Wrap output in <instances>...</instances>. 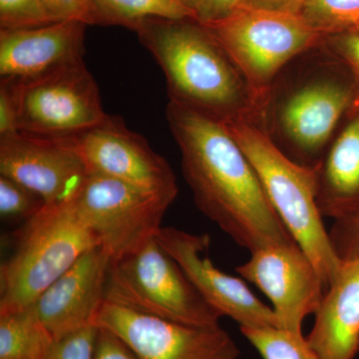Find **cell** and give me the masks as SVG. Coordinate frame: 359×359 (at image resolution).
Segmentation results:
<instances>
[{
    "mask_svg": "<svg viewBox=\"0 0 359 359\" xmlns=\"http://www.w3.org/2000/svg\"><path fill=\"white\" fill-rule=\"evenodd\" d=\"M166 118L198 209L243 249L295 242L224 121L173 100Z\"/></svg>",
    "mask_w": 359,
    "mask_h": 359,
    "instance_id": "1",
    "label": "cell"
},
{
    "mask_svg": "<svg viewBox=\"0 0 359 359\" xmlns=\"http://www.w3.org/2000/svg\"><path fill=\"white\" fill-rule=\"evenodd\" d=\"M355 100L351 72L323 43L278 74L256 123L287 157L316 168Z\"/></svg>",
    "mask_w": 359,
    "mask_h": 359,
    "instance_id": "2",
    "label": "cell"
},
{
    "mask_svg": "<svg viewBox=\"0 0 359 359\" xmlns=\"http://www.w3.org/2000/svg\"><path fill=\"white\" fill-rule=\"evenodd\" d=\"M131 30L164 73L170 100L222 121L238 118L256 121L259 104L254 92L199 21L146 18Z\"/></svg>",
    "mask_w": 359,
    "mask_h": 359,
    "instance_id": "3",
    "label": "cell"
},
{
    "mask_svg": "<svg viewBox=\"0 0 359 359\" xmlns=\"http://www.w3.org/2000/svg\"><path fill=\"white\" fill-rule=\"evenodd\" d=\"M224 123L254 167L276 214L311 257L327 289L342 259L318 209L316 167L290 159L252 120L238 118Z\"/></svg>",
    "mask_w": 359,
    "mask_h": 359,
    "instance_id": "4",
    "label": "cell"
},
{
    "mask_svg": "<svg viewBox=\"0 0 359 359\" xmlns=\"http://www.w3.org/2000/svg\"><path fill=\"white\" fill-rule=\"evenodd\" d=\"M98 245L72 202L45 205L26 221L0 268V313L32 306L85 252Z\"/></svg>",
    "mask_w": 359,
    "mask_h": 359,
    "instance_id": "5",
    "label": "cell"
},
{
    "mask_svg": "<svg viewBox=\"0 0 359 359\" xmlns=\"http://www.w3.org/2000/svg\"><path fill=\"white\" fill-rule=\"evenodd\" d=\"M104 301L193 327H219L223 318L203 299L157 238L111 262Z\"/></svg>",
    "mask_w": 359,
    "mask_h": 359,
    "instance_id": "6",
    "label": "cell"
},
{
    "mask_svg": "<svg viewBox=\"0 0 359 359\" xmlns=\"http://www.w3.org/2000/svg\"><path fill=\"white\" fill-rule=\"evenodd\" d=\"M203 25L247 80L259 107L287 65L325 40L299 14L245 6L224 20Z\"/></svg>",
    "mask_w": 359,
    "mask_h": 359,
    "instance_id": "7",
    "label": "cell"
},
{
    "mask_svg": "<svg viewBox=\"0 0 359 359\" xmlns=\"http://www.w3.org/2000/svg\"><path fill=\"white\" fill-rule=\"evenodd\" d=\"M71 202L97 244L115 262L157 237L174 200L117 179L89 174Z\"/></svg>",
    "mask_w": 359,
    "mask_h": 359,
    "instance_id": "8",
    "label": "cell"
},
{
    "mask_svg": "<svg viewBox=\"0 0 359 359\" xmlns=\"http://www.w3.org/2000/svg\"><path fill=\"white\" fill-rule=\"evenodd\" d=\"M14 81L18 132L70 137L93 128L107 118L98 85L84 60L41 76Z\"/></svg>",
    "mask_w": 359,
    "mask_h": 359,
    "instance_id": "9",
    "label": "cell"
},
{
    "mask_svg": "<svg viewBox=\"0 0 359 359\" xmlns=\"http://www.w3.org/2000/svg\"><path fill=\"white\" fill-rule=\"evenodd\" d=\"M93 325L109 330L140 359H238L240 349L219 327L182 325L103 302Z\"/></svg>",
    "mask_w": 359,
    "mask_h": 359,
    "instance_id": "10",
    "label": "cell"
},
{
    "mask_svg": "<svg viewBox=\"0 0 359 359\" xmlns=\"http://www.w3.org/2000/svg\"><path fill=\"white\" fill-rule=\"evenodd\" d=\"M236 271L266 294L278 327L299 334L306 316L318 311L327 290L313 262L297 242L254 250Z\"/></svg>",
    "mask_w": 359,
    "mask_h": 359,
    "instance_id": "11",
    "label": "cell"
},
{
    "mask_svg": "<svg viewBox=\"0 0 359 359\" xmlns=\"http://www.w3.org/2000/svg\"><path fill=\"white\" fill-rule=\"evenodd\" d=\"M69 139L89 174L110 177L176 199L179 189L169 163L144 137L127 128L121 118L108 115L100 124Z\"/></svg>",
    "mask_w": 359,
    "mask_h": 359,
    "instance_id": "12",
    "label": "cell"
},
{
    "mask_svg": "<svg viewBox=\"0 0 359 359\" xmlns=\"http://www.w3.org/2000/svg\"><path fill=\"white\" fill-rule=\"evenodd\" d=\"M157 241L196 290L222 316H229L243 328L278 327L271 306L264 304L242 278L217 268L208 257L209 235H196L174 226L161 228Z\"/></svg>",
    "mask_w": 359,
    "mask_h": 359,
    "instance_id": "13",
    "label": "cell"
},
{
    "mask_svg": "<svg viewBox=\"0 0 359 359\" xmlns=\"http://www.w3.org/2000/svg\"><path fill=\"white\" fill-rule=\"evenodd\" d=\"M0 175L56 205L74 199L89 172L69 137L16 132L0 137Z\"/></svg>",
    "mask_w": 359,
    "mask_h": 359,
    "instance_id": "14",
    "label": "cell"
},
{
    "mask_svg": "<svg viewBox=\"0 0 359 359\" xmlns=\"http://www.w3.org/2000/svg\"><path fill=\"white\" fill-rule=\"evenodd\" d=\"M111 262L109 254L96 245L28 306L52 339L93 325Z\"/></svg>",
    "mask_w": 359,
    "mask_h": 359,
    "instance_id": "15",
    "label": "cell"
},
{
    "mask_svg": "<svg viewBox=\"0 0 359 359\" xmlns=\"http://www.w3.org/2000/svg\"><path fill=\"white\" fill-rule=\"evenodd\" d=\"M85 27L59 21L27 29H0V76L27 80L84 60Z\"/></svg>",
    "mask_w": 359,
    "mask_h": 359,
    "instance_id": "16",
    "label": "cell"
},
{
    "mask_svg": "<svg viewBox=\"0 0 359 359\" xmlns=\"http://www.w3.org/2000/svg\"><path fill=\"white\" fill-rule=\"evenodd\" d=\"M321 359H354L359 351V257L342 261L308 337Z\"/></svg>",
    "mask_w": 359,
    "mask_h": 359,
    "instance_id": "17",
    "label": "cell"
},
{
    "mask_svg": "<svg viewBox=\"0 0 359 359\" xmlns=\"http://www.w3.org/2000/svg\"><path fill=\"white\" fill-rule=\"evenodd\" d=\"M316 172L323 219L337 222L359 214V104L344 118Z\"/></svg>",
    "mask_w": 359,
    "mask_h": 359,
    "instance_id": "18",
    "label": "cell"
},
{
    "mask_svg": "<svg viewBox=\"0 0 359 359\" xmlns=\"http://www.w3.org/2000/svg\"><path fill=\"white\" fill-rule=\"evenodd\" d=\"M53 341L29 309L0 313V359H43Z\"/></svg>",
    "mask_w": 359,
    "mask_h": 359,
    "instance_id": "19",
    "label": "cell"
},
{
    "mask_svg": "<svg viewBox=\"0 0 359 359\" xmlns=\"http://www.w3.org/2000/svg\"><path fill=\"white\" fill-rule=\"evenodd\" d=\"M95 4L99 25H122L132 29L146 18L195 20L182 0H95Z\"/></svg>",
    "mask_w": 359,
    "mask_h": 359,
    "instance_id": "20",
    "label": "cell"
},
{
    "mask_svg": "<svg viewBox=\"0 0 359 359\" xmlns=\"http://www.w3.org/2000/svg\"><path fill=\"white\" fill-rule=\"evenodd\" d=\"M299 15L325 37L353 32L359 26V0H306Z\"/></svg>",
    "mask_w": 359,
    "mask_h": 359,
    "instance_id": "21",
    "label": "cell"
},
{
    "mask_svg": "<svg viewBox=\"0 0 359 359\" xmlns=\"http://www.w3.org/2000/svg\"><path fill=\"white\" fill-rule=\"evenodd\" d=\"M241 332L263 359H321L299 332L276 327L243 328Z\"/></svg>",
    "mask_w": 359,
    "mask_h": 359,
    "instance_id": "22",
    "label": "cell"
},
{
    "mask_svg": "<svg viewBox=\"0 0 359 359\" xmlns=\"http://www.w3.org/2000/svg\"><path fill=\"white\" fill-rule=\"evenodd\" d=\"M46 203L36 193L0 175V214L4 219L26 221L43 209Z\"/></svg>",
    "mask_w": 359,
    "mask_h": 359,
    "instance_id": "23",
    "label": "cell"
},
{
    "mask_svg": "<svg viewBox=\"0 0 359 359\" xmlns=\"http://www.w3.org/2000/svg\"><path fill=\"white\" fill-rule=\"evenodd\" d=\"M53 22L39 0H0L1 29H27Z\"/></svg>",
    "mask_w": 359,
    "mask_h": 359,
    "instance_id": "24",
    "label": "cell"
},
{
    "mask_svg": "<svg viewBox=\"0 0 359 359\" xmlns=\"http://www.w3.org/2000/svg\"><path fill=\"white\" fill-rule=\"evenodd\" d=\"M99 328L90 325L54 340L43 359H94Z\"/></svg>",
    "mask_w": 359,
    "mask_h": 359,
    "instance_id": "25",
    "label": "cell"
},
{
    "mask_svg": "<svg viewBox=\"0 0 359 359\" xmlns=\"http://www.w3.org/2000/svg\"><path fill=\"white\" fill-rule=\"evenodd\" d=\"M55 21H80L86 25H99L95 0H39Z\"/></svg>",
    "mask_w": 359,
    "mask_h": 359,
    "instance_id": "26",
    "label": "cell"
},
{
    "mask_svg": "<svg viewBox=\"0 0 359 359\" xmlns=\"http://www.w3.org/2000/svg\"><path fill=\"white\" fill-rule=\"evenodd\" d=\"M323 45L341 60L351 72L355 86V104H359V33L344 32L330 35L325 37Z\"/></svg>",
    "mask_w": 359,
    "mask_h": 359,
    "instance_id": "27",
    "label": "cell"
},
{
    "mask_svg": "<svg viewBox=\"0 0 359 359\" xmlns=\"http://www.w3.org/2000/svg\"><path fill=\"white\" fill-rule=\"evenodd\" d=\"M328 231L334 249L342 261L359 257V214L334 222Z\"/></svg>",
    "mask_w": 359,
    "mask_h": 359,
    "instance_id": "28",
    "label": "cell"
},
{
    "mask_svg": "<svg viewBox=\"0 0 359 359\" xmlns=\"http://www.w3.org/2000/svg\"><path fill=\"white\" fill-rule=\"evenodd\" d=\"M243 0H182L202 25L224 20L242 4Z\"/></svg>",
    "mask_w": 359,
    "mask_h": 359,
    "instance_id": "29",
    "label": "cell"
},
{
    "mask_svg": "<svg viewBox=\"0 0 359 359\" xmlns=\"http://www.w3.org/2000/svg\"><path fill=\"white\" fill-rule=\"evenodd\" d=\"M18 130V99L13 78L0 79V137L16 133Z\"/></svg>",
    "mask_w": 359,
    "mask_h": 359,
    "instance_id": "30",
    "label": "cell"
},
{
    "mask_svg": "<svg viewBox=\"0 0 359 359\" xmlns=\"http://www.w3.org/2000/svg\"><path fill=\"white\" fill-rule=\"evenodd\" d=\"M94 359H140L117 335L99 328Z\"/></svg>",
    "mask_w": 359,
    "mask_h": 359,
    "instance_id": "31",
    "label": "cell"
},
{
    "mask_svg": "<svg viewBox=\"0 0 359 359\" xmlns=\"http://www.w3.org/2000/svg\"><path fill=\"white\" fill-rule=\"evenodd\" d=\"M306 0H243L241 6L299 14Z\"/></svg>",
    "mask_w": 359,
    "mask_h": 359,
    "instance_id": "32",
    "label": "cell"
},
{
    "mask_svg": "<svg viewBox=\"0 0 359 359\" xmlns=\"http://www.w3.org/2000/svg\"><path fill=\"white\" fill-rule=\"evenodd\" d=\"M356 32V33H359V26L358 28H356L355 30H353V32Z\"/></svg>",
    "mask_w": 359,
    "mask_h": 359,
    "instance_id": "33",
    "label": "cell"
}]
</instances>
